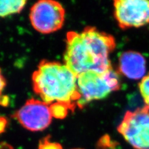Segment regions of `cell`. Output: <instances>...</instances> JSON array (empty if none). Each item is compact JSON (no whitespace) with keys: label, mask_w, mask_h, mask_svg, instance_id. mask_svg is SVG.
Segmentation results:
<instances>
[{"label":"cell","mask_w":149,"mask_h":149,"mask_svg":"<svg viewBox=\"0 0 149 149\" xmlns=\"http://www.w3.org/2000/svg\"><path fill=\"white\" fill-rule=\"evenodd\" d=\"M115 47L114 37L95 27L68 32L64 63L77 77L88 71L104 72L112 68L109 55Z\"/></svg>","instance_id":"obj_1"},{"label":"cell","mask_w":149,"mask_h":149,"mask_svg":"<svg viewBox=\"0 0 149 149\" xmlns=\"http://www.w3.org/2000/svg\"><path fill=\"white\" fill-rule=\"evenodd\" d=\"M34 92L49 105L58 102L74 111L80 99L77 77L65 64L42 60L32 77Z\"/></svg>","instance_id":"obj_2"},{"label":"cell","mask_w":149,"mask_h":149,"mask_svg":"<svg viewBox=\"0 0 149 149\" xmlns=\"http://www.w3.org/2000/svg\"><path fill=\"white\" fill-rule=\"evenodd\" d=\"M77 86L80 95L77 106L82 109L89 102L104 99L119 90L120 81L118 72L111 68L104 72L88 71L80 74L77 77Z\"/></svg>","instance_id":"obj_3"},{"label":"cell","mask_w":149,"mask_h":149,"mask_svg":"<svg viewBox=\"0 0 149 149\" xmlns=\"http://www.w3.org/2000/svg\"><path fill=\"white\" fill-rule=\"evenodd\" d=\"M118 130L135 149H149V108L127 111Z\"/></svg>","instance_id":"obj_4"},{"label":"cell","mask_w":149,"mask_h":149,"mask_svg":"<svg viewBox=\"0 0 149 149\" xmlns=\"http://www.w3.org/2000/svg\"><path fill=\"white\" fill-rule=\"evenodd\" d=\"M65 11L60 3L41 0L32 6L30 21L34 29L42 34H50L60 29L65 21Z\"/></svg>","instance_id":"obj_5"},{"label":"cell","mask_w":149,"mask_h":149,"mask_svg":"<svg viewBox=\"0 0 149 149\" xmlns=\"http://www.w3.org/2000/svg\"><path fill=\"white\" fill-rule=\"evenodd\" d=\"M114 15L122 29L149 26V1L117 0L114 2Z\"/></svg>","instance_id":"obj_6"},{"label":"cell","mask_w":149,"mask_h":149,"mask_svg":"<svg viewBox=\"0 0 149 149\" xmlns=\"http://www.w3.org/2000/svg\"><path fill=\"white\" fill-rule=\"evenodd\" d=\"M23 127L31 131H41L52 122L50 106L43 101L27 100L24 106L13 115Z\"/></svg>","instance_id":"obj_7"},{"label":"cell","mask_w":149,"mask_h":149,"mask_svg":"<svg viewBox=\"0 0 149 149\" xmlns=\"http://www.w3.org/2000/svg\"><path fill=\"white\" fill-rule=\"evenodd\" d=\"M118 71L131 80H139L146 73V59L141 54L136 51H125L119 58Z\"/></svg>","instance_id":"obj_8"},{"label":"cell","mask_w":149,"mask_h":149,"mask_svg":"<svg viewBox=\"0 0 149 149\" xmlns=\"http://www.w3.org/2000/svg\"><path fill=\"white\" fill-rule=\"evenodd\" d=\"M26 3V1H0V17H3L20 13Z\"/></svg>","instance_id":"obj_9"},{"label":"cell","mask_w":149,"mask_h":149,"mask_svg":"<svg viewBox=\"0 0 149 149\" xmlns=\"http://www.w3.org/2000/svg\"><path fill=\"white\" fill-rule=\"evenodd\" d=\"M49 106L53 117L57 119H62L67 116L69 109L66 105L58 103V102H55Z\"/></svg>","instance_id":"obj_10"},{"label":"cell","mask_w":149,"mask_h":149,"mask_svg":"<svg viewBox=\"0 0 149 149\" xmlns=\"http://www.w3.org/2000/svg\"><path fill=\"white\" fill-rule=\"evenodd\" d=\"M139 86L146 106L149 108V73L142 79Z\"/></svg>","instance_id":"obj_11"},{"label":"cell","mask_w":149,"mask_h":149,"mask_svg":"<svg viewBox=\"0 0 149 149\" xmlns=\"http://www.w3.org/2000/svg\"><path fill=\"white\" fill-rule=\"evenodd\" d=\"M39 149H63L60 144L52 142L45 138L40 142Z\"/></svg>","instance_id":"obj_12"},{"label":"cell","mask_w":149,"mask_h":149,"mask_svg":"<svg viewBox=\"0 0 149 149\" xmlns=\"http://www.w3.org/2000/svg\"><path fill=\"white\" fill-rule=\"evenodd\" d=\"M6 80L5 78H4L3 74L1 73V68H0V97L1 96L2 92L4 90V87L6 86Z\"/></svg>","instance_id":"obj_13"},{"label":"cell","mask_w":149,"mask_h":149,"mask_svg":"<svg viewBox=\"0 0 149 149\" xmlns=\"http://www.w3.org/2000/svg\"><path fill=\"white\" fill-rule=\"evenodd\" d=\"M5 126H6L5 119L4 118H0V133H1L4 131Z\"/></svg>","instance_id":"obj_14"}]
</instances>
